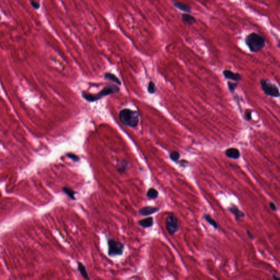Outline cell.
<instances>
[{"label":"cell","instance_id":"13","mask_svg":"<svg viewBox=\"0 0 280 280\" xmlns=\"http://www.w3.org/2000/svg\"><path fill=\"white\" fill-rule=\"evenodd\" d=\"M138 223L142 227L145 228H150L152 227L153 225V217H148L145 219L140 220L138 222Z\"/></svg>","mask_w":280,"mask_h":280},{"label":"cell","instance_id":"12","mask_svg":"<svg viewBox=\"0 0 280 280\" xmlns=\"http://www.w3.org/2000/svg\"><path fill=\"white\" fill-rule=\"evenodd\" d=\"M182 20L183 23L192 25L196 23V19L194 16L189 13H184L182 15Z\"/></svg>","mask_w":280,"mask_h":280},{"label":"cell","instance_id":"2","mask_svg":"<svg viewBox=\"0 0 280 280\" xmlns=\"http://www.w3.org/2000/svg\"><path fill=\"white\" fill-rule=\"evenodd\" d=\"M119 119L122 124L130 127H135L138 123L139 114L138 111L124 109L120 112Z\"/></svg>","mask_w":280,"mask_h":280},{"label":"cell","instance_id":"21","mask_svg":"<svg viewBox=\"0 0 280 280\" xmlns=\"http://www.w3.org/2000/svg\"><path fill=\"white\" fill-rule=\"evenodd\" d=\"M148 91L150 94H154L156 92V88L155 84L153 82H150L148 87Z\"/></svg>","mask_w":280,"mask_h":280},{"label":"cell","instance_id":"24","mask_svg":"<svg viewBox=\"0 0 280 280\" xmlns=\"http://www.w3.org/2000/svg\"><path fill=\"white\" fill-rule=\"evenodd\" d=\"M67 156L69 157V158L71 159L73 161H75V162H77V161H79V159H80L78 156H76V155H74V154H69L67 155Z\"/></svg>","mask_w":280,"mask_h":280},{"label":"cell","instance_id":"15","mask_svg":"<svg viewBox=\"0 0 280 280\" xmlns=\"http://www.w3.org/2000/svg\"><path fill=\"white\" fill-rule=\"evenodd\" d=\"M63 190L65 194H66L67 196H69L70 198L72 200H74L76 199L75 198V195L77 193L74 192L73 189H72L71 188L67 187H64L63 188Z\"/></svg>","mask_w":280,"mask_h":280},{"label":"cell","instance_id":"16","mask_svg":"<svg viewBox=\"0 0 280 280\" xmlns=\"http://www.w3.org/2000/svg\"><path fill=\"white\" fill-rule=\"evenodd\" d=\"M203 218L213 227L215 229H218V225L217 222L214 219V218H212L210 215L208 214H203Z\"/></svg>","mask_w":280,"mask_h":280},{"label":"cell","instance_id":"7","mask_svg":"<svg viewBox=\"0 0 280 280\" xmlns=\"http://www.w3.org/2000/svg\"><path fill=\"white\" fill-rule=\"evenodd\" d=\"M223 74L226 79L233 81L235 82H239L242 79L241 76L238 73H234L229 70H225L223 71Z\"/></svg>","mask_w":280,"mask_h":280},{"label":"cell","instance_id":"3","mask_svg":"<svg viewBox=\"0 0 280 280\" xmlns=\"http://www.w3.org/2000/svg\"><path fill=\"white\" fill-rule=\"evenodd\" d=\"M119 92V88L115 85H109L104 88L100 93L97 94H83V96L85 100L89 102H94L100 99L102 97L107 95L118 93Z\"/></svg>","mask_w":280,"mask_h":280},{"label":"cell","instance_id":"10","mask_svg":"<svg viewBox=\"0 0 280 280\" xmlns=\"http://www.w3.org/2000/svg\"><path fill=\"white\" fill-rule=\"evenodd\" d=\"M225 154L228 158L233 159H238L240 156V151L236 148H229L226 149Z\"/></svg>","mask_w":280,"mask_h":280},{"label":"cell","instance_id":"9","mask_svg":"<svg viewBox=\"0 0 280 280\" xmlns=\"http://www.w3.org/2000/svg\"><path fill=\"white\" fill-rule=\"evenodd\" d=\"M228 210L232 214L234 215L236 221L237 222H239L241 218H243L245 216V214L243 212L241 211L237 206L234 204L232 205V206L229 207H228Z\"/></svg>","mask_w":280,"mask_h":280},{"label":"cell","instance_id":"5","mask_svg":"<svg viewBox=\"0 0 280 280\" xmlns=\"http://www.w3.org/2000/svg\"><path fill=\"white\" fill-rule=\"evenodd\" d=\"M165 227L167 233L174 235L180 230V224L178 219L174 214H169L165 219Z\"/></svg>","mask_w":280,"mask_h":280},{"label":"cell","instance_id":"26","mask_svg":"<svg viewBox=\"0 0 280 280\" xmlns=\"http://www.w3.org/2000/svg\"><path fill=\"white\" fill-rule=\"evenodd\" d=\"M269 207L270 209H271L272 211H275L277 210L276 206L275 203H273V202H270Z\"/></svg>","mask_w":280,"mask_h":280},{"label":"cell","instance_id":"14","mask_svg":"<svg viewBox=\"0 0 280 280\" xmlns=\"http://www.w3.org/2000/svg\"><path fill=\"white\" fill-rule=\"evenodd\" d=\"M78 270L79 271L82 277L85 280H89L90 278L89 277V275L88 274L87 271L85 268L84 265L82 264V263L79 262L78 263Z\"/></svg>","mask_w":280,"mask_h":280},{"label":"cell","instance_id":"11","mask_svg":"<svg viewBox=\"0 0 280 280\" xmlns=\"http://www.w3.org/2000/svg\"><path fill=\"white\" fill-rule=\"evenodd\" d=\"M172 3H173V5H174L176 8L180 9L181 11L185 12L188 13H190L192 12V8L189 5L178 2V1H173Z\"/></svg>","mask_w":280,"mask_h":280},{"label":"cell","instance_id":"27","mask_svg":"<svg viewBox=\"0 0 280 280\" xmlns=\"http://www.w3.org/2000/svg\"><path fill=\"white\" fill-rule=\"evenodd\" d=\"M247 235H248V236H249V238L251 240H253L254 239V235L251 233L250 231L247 230Z\"/></svg>","mask_w":280,"mask_h":280},{"label":"cell","instance_id":"1","mask_svg":"<svg viewBox=\"0 0 280 280\" xmlns=\"http://www.w3.org/2000/svg\"><path fill=\"white\" fill-rule=\"evenodd\" d=\"M245 41L252 53H258L262 50L265 47L267 42L264 37L256 32L248 34Z\"/></svg>","mask_w":280,"mask_h":280},{"label":"cell","instance_id":"19","mask_svg":"<svg viewBox=\"0 0 280 280\" xmlns=\"http://www.w3.org/2000/svg\"><path fill=\"white\" fill-rule=\"evenodd\" d=\"M170 158L174 162H177L180 158V154L177 151H172L170 153Z\"/></svg>","mask_w":280,"mask_h":280},{"label":"cell","instance_id":"18","mask_svg":"<svg viewBox=\"0 0 280 280\" xmlns=\"http://www.w3.org/2000/svg\"><path fill=\"white\" fill-rule=\"evenodd\" d=\"M105 77L106 79H109V80H110L112 82H116L118 84H121V82L120 81V80L113 74H112L110 73H107L105 74Z\"/></svg>","mask_w":280,"mask_h":280},{"label":"cell","instance_id":"20","mask_svg":"<svg viewBox=\"0 0 280 280\" xmlns=\"http://www.w3.org/2000/svg\"><path fill=\"white\" fill-rule=\"evenodd\" d=\"M228 88L230 93H234L236 89L238 87V83L236 82H232L228 81L227 82Z\"/></svg>","mask_w":280,"mask_h":280},{"label":"cell","instance_id":"17","mask_svg":"<svg viewBox=\"0 0 280 280\" xmlns=\"http://www.w3.org/2000/svg\"><path fill=\"white\" fill-rule=\"evenodd\" d=\"M158 196V192L156 190V189L153 188H149L147 192V196L148 198L153 199L156 198Z\"/></svg>","mask_w":280,"mask_h":280},{"label":"cell","instance_id":"8","mask_svg":"<svg viewBox=\"0 0 280 280\" xmlns=\"http://www.w3.org/2000/svg\"><path fill=\"white\" fill-rule=\"evenodd\" d=\"M160 210L159 207H152V206H145L140 209L138 211L139 214L143 216H149L151 214H154Z\"/></svg>","mask_w":280,"mask_h":280},{"label":"cell","instance_id":"23","mask_svg":"<svg viewBox=\"0 0 280 280\" xmlns=\"http://www.w3.org/2000/svg\"><path fill=\"white\" fill-rule=\"evenodd\" d=\"M31 5L33 8H34L35 9H38L40 7V3L37 2L36 0H31L30 1Z\"/></svg>","mask_w":280,"mask_h":280},{"label":"cell","instance_id":"28","mask_svg":"<svg viewBox=\"0 0 280 280\" xmlns=\"http://www.w3.org/2000/svg\"><path fill=\"white\" fill-rule=\"evenodd\" d=\"M272 278H273L274 279H278V280L279 279V278H278V277H276V276H275V275H274V276H272Z\"/></svg>","mask_w":280,"mask_h":280},{"label":"cell","instance_id":"22","mask_svg":"<svg viewBox=\"0 0 280 280\" xmlns=\"http://www.w3.org/2000/svg\"><path fill=\"white\" fill-rule=\"evenodd\" d=\"M252 111L251 109H246V112L245 113V118L247 121H251L252 119Z\"/></svg>","mask_w":280,"mask_h":280},{"label":"cell","instance_id":"6","mask_svg":"<svg viewBox=\"0 0 280 280\" xmlns=\"http://www.w3.org/2000/svg\"><path fill=\"white\" fill-rule=\"evenodd\" d=\"M108 254L110 257L120 256L124 253L125 246L120 241H115L113 239L108 240Z\"/></svg>","mask_w":280,"mask_h":280},{"label":"cell","instance_id":"4","mask_svg":"<svg viewBox=\"0 0 280 280\" xmlns=\"http://www.w3.org/2000/svg\"><path fill=\"white\" fill-rule=\"evenodd\" d=\"M261 88L265 95L272 98H279V88L276 84L270 82L267 79H262L260 81Z\"/></svg>","mask_w":280,"mask_h":280},{"label":"cell","instance_id":"25","mask_svg":"<svg viewBox=\"0 0 280 280\" xmlns=\"http://www.w3.org/2000/svg\"><path fill=\"white\" fill-rule=\"evenodd\" d=\"M127 165L125 164V163H124L123 164H122V165L119 167V168L118 169V171L120 172V173H123L126 170V168H127Z\"/></svg>","mask_w":280,"mask_h":280}]
</instances>
